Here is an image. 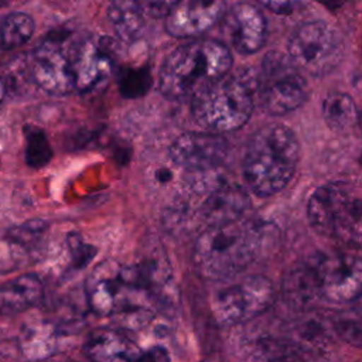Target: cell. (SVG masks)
<instances>
[{"mask_svg": "<svg viewBox=\"0 0 362 362\" xmlns=\"http://www.w3.org/2000/svg\"><path fill=\"white\" fill-rule=\"evenodd\" d=\"M276 236L272 223L242 218L205 228L195 240V266L208 279L232 277L264 255Z\"/></svg>", "mask_w": 362, "mask_h": 362, "instance_id": "6da1fadb", "label": "cell"}, {"mask_svg": "<svg viewBox=\"0 0 362 362\" xmlns=\"http://www.w3.org/2000/svg\"><path fill=\"white\" fill-rule=\"evenodd\" d=\"M232 66L226 45L215 40H198L173 49L158 74V89L173 100L191 99L209 83L225 76Z\"/></svg>", "mask_w": 362, "mask_h": 362, "instance_id": "7a4b0ae2", "label": "cell"}, {"mask_svg": "<svg viewBox=\"0 0 362 362\" xmlns=\"http://www.w3.org/2000/svg\"><path fill=\"white\" fill-rule=\"evenodd\" d=\"M300 158V144L294 132L283 124H267L256 130L247 141L243 157V177L257 197L281 191L291 180Z\"/></svg>", "mask_w": 362, "mask_h": 362, "instance_id": "3957f363", "label": "cell"}, {"mask_svg": "<svg viewBox=\"0 0 362 362\" xmlns=\"http://www.w3.org/2000/svg\"><path fill=\"white\" fill-rule=\"evenodd\" d=\"M189 100L194 120L205 130L218 134L238 130L249 120L255 106L253 74H226Z\"/></svg>", "mask_w": 362, "mask_h": 362, "instance_id": "277c9868", "label": "cell"}, {"mask_svg": "<svg viewBox=\"0 0 362 362\" xmlns=\"http://www.w3.org/2000/svg\"><path fill=\"white\" fill-rule=\"evenodd\" d=\"M361 191L346 181H334L318 187L307 204V216L317 233L355 247L361 245Z\"/></svg>", "mask_w": 362, "mask_h": 362, "instance_id": "5b68a950", "label": "cell"}, {"mask_svg": "<svg viewBox=\"0 0 362 362\" xmlns=\"http://www.w3.org/2000/svg\"><path fill=\"white\" fill-rule=\"evenodd\" d=\"M253 98L262 110L280 116L307 100L308 85L287 55L270 51L263 57L257 74H253Z\"/></svg>", "mask_w": 362, "mask_h": 362, "instance_id": "8992f818", "label": "cell"}, {"mask_svg": "<svg viewBox=\"0 0 362 362\" xmlns=\"http://www.w3.org/2000/svg\"><path fill=\"white\" fill-rule=\"evenodd\" d=\"M75 31L49 33L28 62L34 83L55 96L75 90Z\"/></svg>", "mask_w": 362, "mask_h": 362, "instance_id": "52a82bcc", "label": "cell"}, {"mask_svg": "<svg viewBox=\"0 0 362 362\" xmlns=\"http://www.w3.org/2000/svg\"><path fill=\"white\" fill-rule=\"evenodd\" d=\"M287 49L294 66L313 76L329 74L344 55L342 38L328 23L321 20L305 21L296 27Z\"/></svg>", "mask_w": 362, "mask_h": 362, "instance_id": "ba28073f", "label": "cell"}, {"mask_svg": "<svg viewBox=\"0 0 362 362\" xmlns=\"http://www.w3.org/2000/svg\"><path fill=\"white\" fill-rule=\"evenodd\" d=\"M273 301L274 288L270 280L253 274L221 287L212 297V311L219 324L235 325L260 315Z\"/></svg>", "mask_w": 362, "mask_h": 362, "instance_id": "9c48e42d", "label": "cell"}, {"mask_svg": "<svg viewBox=\"0 0 362 362\" xmlns=\"http://www.w3.org/2000/svg\"><path fill=\"white\" fill-rule=\"evenodd\" d=\"M318 294L337 303L354 301L362 288V262L352 252H334L313 259Z\"/></svg>", "mask_w": 362, "mask_h": 362, "instance_id": "30bf717a", "label": "cell"}, {"mask_svg": "<svg viewBox=\"0 0 362 362\" xmlns=\"http://www.w3.org/2000/svg\"><path fill=\"white\" fill-rule=\"evenodd\" d=\"M229 153L228 141L218 133H182L170 146V158L189 173L218 170Z\"/></svg>", "mask_w": 362, "mask_h": 362, "instance_id": "8fae6325", "label": "cell"}, {"mask_svg": "<svg viewBox=\"0 0 362 362\" xmlns=\"http://www.w3.org/2000/svg\"><path fill=\"white\" fill-rule=\"evenodd\" d=\"M225 13V0H174L164 25L173 37H198L223 20Z\"/></svg>", "mask_w": 362, "mask_h": 362, "instance_id": "7c38bea8", "label": "cell"}, {"mask_svg": "<svg viewBox=\"0 0 362 362\" xmlns=\"http://www.w3.org/2000/svg\"><path fill=\"white\" fill-rule=\"evenodd\" d=\"M249 204V198L240 187L222 180L191 211H195L199 223L205 229L242 218Z\"/></svg>", "mask_w": 362, "mask_h": 362, "instance_id": "4fadbf2b", "label": "cell"}, {"mask_svg": "<svg viewBox=\"0 0 362 362\" xmlns=\"http://www.w3.org/2000/svg\"><path fill=\"white\" fill-rule=\"evenodd\" d=\"M174 0H110L109 20L122 41L132 42L137 40L146 20L165 16Z\"/></svg>", "mask_w": 362, "mask_h": 362, "instance_id": "5bb4252c", "label": "cell"}, {"mask_svg": "<svg viewBox=\"0 0 362 362\" xmlns=\"http://www.w3.org/2000/svg\"><path fill=\"white\" fill-rule=\"evenodd\" d=\"M223 18L228 37L239 54H255L263 47L267 24L263 13L255 4L238 3L225 13Z\"/></svg>", "mask_w": 362, "mask_h": 362, "instance_id": "9a60e30c", "label": "cell"}, {"mask_svg": "<svg viewBox=\"0 0 362 362\" xmlns=\"http://www.w3.org/2000/svg\"><path fill=\"white\" fill-rule=\"evenodd\" d=\"M44 297V284L27 273L0 284V315H14L37 305Z\"/></svg>", "mask_w": 362, "mask_h": 362, "instance_id": "2e32d148", "label": "cell"}, {"mask_svg": "<svg viewBox=\"0 0 362 362\" xmlns=\"http://www.w3.org/2000/svg\"><path fill=\"white\" fill-rule=\"evenodd\" d=\"M139 352L140 349L129 337L113 329L92 334L85 345V354L90 362H132Z\"/></svg>", "mask_w": 362, "mask_h": 362, "instance_id": "e0dca14e", "label": "cell"}, {"mask_svg": "<svg viewBox=\"0 0 362 362\" xmlns=\"http://www.w3.org/2000/svg\"><path fill=\"white\" fill-rule=\"evenodd\" d=\"M59 331L51 321H38L25 325L16 339V349L28 361H42L49 358L57 349Z\"/></svg>", "mask_w": 362, "mask_h": 362, "instance_id": "ac0fdd59", "label": "cell"}, {"mask_svg": "<svg viewBox=\"0 0 362 362\" xmlns=\"http://www.w3.org/2000/svg\"><path fill=\"white\" fill-rule=\"evenodd\" d=\"M322 117L331 130L345 132L358 123L359 113L354 99L348 93L334 90L322 100Z\"/></svg>", "mask_w": 362, "mask_h": 362, "instance_id": "d6986e66", "label": "cell"}, {"mask_svg": "<svg viewBox=\"0 0 362 362\" xmlns=\"http://www.w3.org/2000/svg\"><path fill=\"white\" fill-rule=\"evenodd\" d=\"M283 290L286 298L294 305H304L318 294L313 259L301 264H296L286 274Z\"/></svg>", "mask_w": 362, "mask_h": 362, "instance_id": "ffe728a7", "label": "cell"}, {"mask_svg": "<svg viewBox=\"0 0 362 362\" xmlns=\"http://www.w3.org/2000/svg\"><path fill=\"white\" fill-rule=\"evenodd\" d=\"M252 362H308L304 351L291 341L263 338L257 341L250 354Z\"/></svg>", "mask_w": 362, "mask_h": 362, "instance_id": "44dd1931", "label": "cell"}, {"mask_svg": "<svg viewBox=\"0 0 362 362\" xmlns=\"http://www.w3.org/2000/svg\"><path fill=\"white\" fill-rule=\"evenodd\" d=\"M34 20L30 14L16 11L7 14L0 24V47L13 49L25 44L34 34Z\"/></svg>", "mask_w": 362, "mask_h": 362, "instance_id": "7402d4cb", "label": "cell"}, {"mask_svg": "<svg viewBox=\"0 0 362 362\" xmlns=\"http://www.w3.org/2000/svg\"><path fill=\"white\" fill-rule=\"evenodd\" d=\"M24 156L27 165L31 168L45 167L52 157V148L49 146L45 132L37 126L28 124L24 127Z\"/></svg>", "mask_w": 362, "mask_h": 362, "instance_id": "603a6c76", "label": "cell"}, {"mask_svg": "<svg viewBox=\"0 0 362 362\" xmlns=\"http://www.w3.org/2000/svg\"><path fill=\"white\" fill-rule=\"evenodd\" d=\"M151 74L147 66L127 68L119 79V89L124 98L134 99L146 95L151 86Z\"/></svg>", "mask_w": 362, "mask_h": 362, "instance_id": "cb8c5ba5", "label": "cell"}, {"mask_svg": "<svg viewBox=\"0 0 362 362\" xmlns=\"http://www.w3.org/2000/svg\"><path fill=\"white\" fill-rule=\"evenodd\" d=\"M47 226L48 225L40 219L27 221L18 226L8 229L6 232V236L31 253L40 245V240L45 233Z\"/></svg>", "mask_w": 362, "mask_h": 362, "instance_id": "d4e9b609", "label": "cell"}, {"mask_svg": "<svg viewBox=\"0 0 362 362\" xmlns=\"http://www.w3.org/2000/svg\"><path fill=\"white\" fill-rule=\"evenodd\" d=\"M28 255V250L4 235V238L0 239V273L14 270L24 262Z\"/></svg>", "mask_w": 362, "mask_h": 362, "instance_id": "484cf974", "label": "cell"}, {"mask_svg": "<svg viewBox=\"0 0 362 362\" xmlns=\"http://www.w3.org/2000/svg\"><path fill=\"white\" fill-rule=\"evenodd\" d=\"M68 247L71 253L72 267L75 269L85 267L95 256V249L90 245L85 243L78 233H71L68 236Z\"/></svg>", "mask_w": 362, "mask_h": 362, "instance_id": "4316f807", "label": "cell"}, {"mask_svg": "<svg viewBox=\"0 0 362 362\" xmlns=\"http://www.w3.org/2000/svg\"><path fill=\"white\" fill-rule=\"evenodd\" d=\"M335 329L338 335L346 342L354 344L355 346L361 345V324L359 320H339L335 322Z\"/></svg>", "mask_w": 362, "mask_h": 362, "instance_id": "83f0119b", "label": "cell"}, {"mask_svg": "<svg viewBox=\"0 0 362 362\" xmlns=\"http://www.w3.org/2000/svg\"><path fill=\"white\" fill-rule=\"evenodd\" d=\"M263 7L277 14H288L294 11L304 0H257Z\"/></svg>", "mask_w": 362, "mask_h": 362, "instance_id": "f1b7e54d", "label": "cell"}, {"mask_svg": "<svg viewBox=\"0 0 362 362\" xmlns=\"http://www.w3.org/2000/svg\"><path fill=\"white\" fill-rule=\"evenodd\" d=\"M132 362H170V355L163 346H153L144 352H139Z\"/></svg>", "mask_w": 362, "mask_h": 362, "instance_id": "f546056e", "label": "cell"}, {"mask_svg": "<svg viewBox=\"0 0 362 362\" xmlns=\"http://www.w3.org/2000/svg\"><path fill=\"white\" fill-rule=\"evenodd\" d=\"M317 1H318L320 4H322L325 8H328V10H331V11H335V10H338L339 7H342L346 0H317Z\"/></svg>", "mask_w": 362, "mask_h": 362, "instance_id": "4dcf8cb0", "label": "cell"}, {"mask_svg": "<svg viewBox=\"0 0 362 362\" xmlns=\"http://www.w3.org/2000/svg\"><path fill=\"white\" fill-rule=\"evenodd\" d=\"M4 93H6V86H4V83L0 81V103H1V100H3V98H4Z\"/></svg>", "mask_w": 362, "mask_h": 362, "instance_id": "1f68e13d", "label": "cell"}, {"mask_svg": "<svg viewBox=\"0 0 362 362\" xmlns=\"http://www.w3.org/2000/svg\"><path fill=\"white\" fill-rule=\"evenodd\" d=\"M88 361H89V359H88ZM58 362H79V361H74V359H69V358H68V359H62V361H58ZM89 362H90V361H89Z\"/></svg>", "mask_w": 362, "mask_h": 362, "instance_id": "d6a6232c", "label": "cell"}, {"mask_svg": "<svg viewBox=\"0 0 362 362\" xmlns=\"http://www.w3.org/2000/svg\"><path fill=\"white\" fill-rule=\"evenodd\" d=\"M11 0H0V7L1 6H6V4H8Z\"/></svg>", "mask_w": 362, "mask_h": 362, "instance_id": "836d02e7", "label": "cell"}]
</instances>
